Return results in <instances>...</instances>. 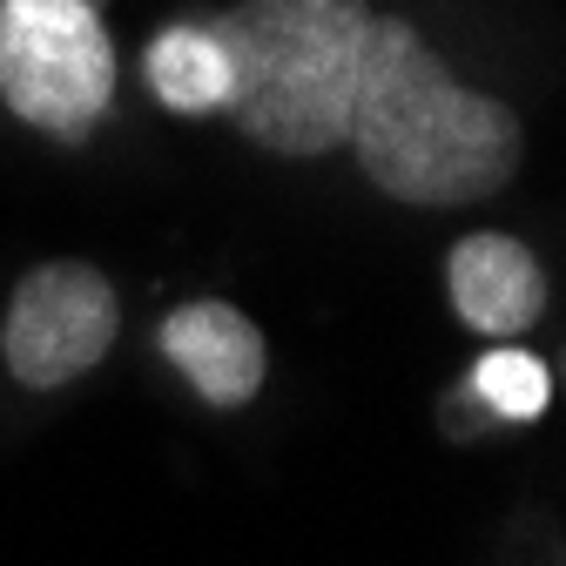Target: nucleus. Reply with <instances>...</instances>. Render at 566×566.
Wrapping results in <instances>:
<instances>
[{"instance_id":"obj_1","label":"nucleus","mask_w":566,"mask_h":566,"mask_svg":"<svg viewBox=\"0 0 566 566\" xmlns=\"http://www.w3.org/2000/svg\"><path fill=\"white\" fill-rule=\"evenodd\" d=\"M344 149L405 209H472L520 176L526 122L513 102L465 88L418 21L378 8Z\"/></svg>"},{"instance_id":"obj_2","label":"nucleus","mask_w":566,"mask_h":566,"mask_svg":"<svg viewBox=\"0 0 566 566\" xmlns=\"http://www.w3.org/2000/svg\"><path fill=\"white\" fill-rule=\"evenodd\" d=\"M230 54L223 122L263 156L317 163L337 156L358 108L371 0H237L209 14Z\"/></svg>"},{"instance_id":"obj_3","label":"nucleus","mask_w":566,"mask_h":566,"mask_svg":"<svg viewBox=\"0 0 566 566\" xmlns=\"http://www.w3.org/2000/svg\"><path fill=\"white\" fill-rule=\"evenodd\" d=\"M122 54L88 0H0V108L54 142H88L115 108Z\"/></svg>"},{"instance_id":"obj_4","label":"nucleus","mask_w":566,"mask_h":566,"mask_svg":"<svg viewBox=\"0 0 566 566\" xmlns=\"http://www.w3.org/2000/svg\"><path fill=\"white\" fill-rule=\"evenodd\" d=\"M115 331H122L115 283L95 263L54 256V263H34L14 283L8 317H0V358H8L14 385L61 391V385L88 378L108 358Z\"/></svg>"},{"instance_id":"obj_5","label":"nucleus","mask_w":566,"mask_h":566,"mask_svg":"<svg viewBox=\"0 0 566 566\" xmlns=\"http://www.w3.org/2000/svg\"><path fill=\"white\" fill-rule=\"evenodd\" d=\"M163 358L182 371V385L209 405V411H243L263 378H270V344L263 331L223 304V297H196V304H176L156 331Z\"/></svg>"},{"instance_id":"obj_6","label":"nucleus","mask_w":566,"mask_h":566,"mask_svg":"<svg viewBox=\"0 0 566 566\" xmlns=\"http://www.w3.org/2000/svg\"><path fill=\"white\" fill-rule=\"evenodd\" d=\"M446 291H452V311H459L465 331L500 337V344L526 337L546 317V270L506 230H472V237H459L452 256H446Z\"/></svg>"},{"instance_id":"obj_7","label":"nucleus","mask_w":566,"mask_h":566,"mask_svg":"<svg viewBox=\"0 0 566 566\" xmlns=\"http://www.w3.org/2000/svg\"><path fill=\"white\" fill-rule=\"evenodd\" d=\"M142 82L149 95L182 115V122H209L230 108V54L217 41V21L209 14H176L149 34L142 48Z\"/></svg>"},{"instance_id":"obj_8","label":"nucleus","mask_w":566,"mask_h":566,"mask_svg":"<svg viewBox=\"0 0 566 566\" xmlns=\"http://www.w3.org/2000/svg\"><path fill=\"white\" fill-rule=\"evenodd\" d=\"M472 398L492 411V418H506V424H533L553 398V371L533 358V350L520 344H500V350H485V358L472 365Z\"/></svg>"},{"instance_id":"obj_9","label":"nucleus","mask_w":566,"mask_h":566,"mask_svg":"<svg viewBox=\"0 0 566 566\" xmlns=\"http://www.w3.org/2000/svg\"><path fill=\"white\" fill-rule=\"evenodd\" d=\"M88 8H108V0H88Z\"/></svg>"}]
</instances>
